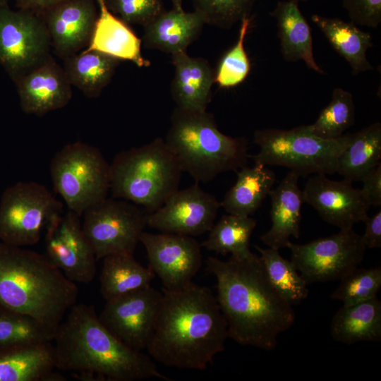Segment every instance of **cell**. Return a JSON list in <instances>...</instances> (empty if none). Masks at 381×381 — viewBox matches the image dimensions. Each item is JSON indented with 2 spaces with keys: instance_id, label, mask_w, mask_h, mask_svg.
<instances>
[{
  "instance_id": "obj_9",
  "label": "cell",
  "mask_w": 381,
  "mask_h": 381,
  "mask_svg": "<svg viewBox=\"0 0 381 381\" xmlns=\"http://www.w3.org/2000/svg\"><path fill=\"white\" fill-rule=\"evenodd\" d=\"M63 205L43 185L20 181L8 187L0 200V241L17 246L34 245Z\"/></svg>"
},
{
  "instance_id": "obj_20",
  "label": "cell",
  "mask_w": 381,
  "mask_h": 381,
  "mask_svg": "<svg viewBox=\"0 0 381 381\" xmlns=\"http://www.w3.org/2000/svg\"><path fill=\"white\" fill-rule=\"evenodd\" d=\"M171 59L174 75L171 95L176 107L205 111L215 83L214 71L210 63L204 58L190 56L186 52L172 54Z\"/></svg>"
},
{
  "instance_id": "obj_32",
  "label": "cell",
  "mask_w": 381,
  "mask_h": 381,
  "mask_svg": "<svg viewBox=\"0 0 381 381\" xmlns=\"http://www.w3.org/2000/svg\"><path fill=\"white\" fill-rule=\"evenodd\" d=\"M255 226L256 221L250 216L224 214L210 230L201 247L223 255L230 253L237 258L249 257L253 254L250 239Z\"/></svg>"
},
{
  "instance_id": "obj_15",
  "label": "cell",
  "mask_w": 381,
  "mask_h": 381,
  "mask_svg": "<svg viewBox=\"0 0 381 381\" xmlns=\"http://www.w3.org/2000/svg\"><path fill=\"white\" fill-rule=\"evenodd\" d=\"M149 267L161 279L164 289H180L192 282L202 264L201 245L193 236L143 231Z\"/></svg>"
},
{
  "instance_id": "obj_14",
  "label": "cell",
  "mask_w": 381,
  "mask_h": 381,
  "mask_svg": "<svg viewBox=\"0 0 381 381\" xmlns=\"http://www.w3.org/2000/svg\"><path fill=\"white\" fill-rule=\"evenodd\" d=\"M80 217L68 210L49 223L45 229L46 256L69 280L87 284L95 278L97 259Z\"/></svg>"
},
{
  "instance_id": "obj_34",
  "label": "cell",
  "mask_w": 381,
  "mask_h": 381,
  "mask_svg": "<svg viewBox=\"0 0 381 381\" xmlns=\"http://www.w3.org/2000/svg\"><path fill=\"white\" fill-rule=\"evenodd\" d=\"M260 254L267 275L277 291L291 304L305 300L308 295L307 283L295 265L279 253V250L255 246Z\"/></svg>"
},
{
  "instance_id": "obj_16",
  "label": "cell",
  "mask_w": 381,
  "mask_h": 381,
  "mask_svg": "<svg viewBox=\"0 0 381 381\" xmlns=\"http://www.w3.org/2000/svg\"><path fill=\"white\" fill-rule=\"evenodd\" d=\"M221 202L198 183L176 190L155 212L147 214V226L162 233L190 236L210 231Z\"/></svg>"
},
{
  "instance_id": "obj_35",
  "label": "cell",
  "mask_w": 381,
  "mask_h": 381,
  "mask_svg": "<svg viewBox=\"0 0 381 381\" xmlns=\"http://www.w3.org/2000/svg\"><path fill=\"white\" fill-rule=\"evenodd\" d=\"M355 106L351 92L337 87L329 103L320 111L315 122L310 125L312 132L324 139H336L354 123Z\"/></svg>"
},
{
  "instance_id": "obj_18",
  "label": "cell",
  "mask_w": 381,
  "mask_h": 381,
  "mask_svg": "<svg viewBox=\"0 0 381 381\" xmlns=\"http://www.w3.org/2000/svg\"><path fill=\"white\" fill-rule=\"evenodd\" d=\"M41 15L52 47L64 59L87 47L98 11L94 0H66Z\"/></svg>"
},
{
  "instance_id": "obj_40",
  "label": "cell",
  "mask_w": 381,
  "mask_h": 381,
  "mask_svg": "<svg viewBox=\"0 0 381 381\" xmlns=\"http://www.w3.org/2000/svg\"><path fill=\"white\" fill-rule=\"evenodd\" d=\"M356 25L376 28L381 22V0H341Z\"/></svg>"
},
{
  "instance_id": "obj_7",
  "label": "cell",
  "mask_w": 381,
  "mask_h": 381,
  "mask_svg": "<svg viewBox=\"0 0 381 381\" xmlns=\"http://www.w3.org/2000/svg\"><path fill=\"white\" fill-rule=\"evenodd\" d=\"M349 136L346 134L336 139H324L315 135L310 125L290 130L258 129L253 135V143L260 150L249 157L255 164L285 167L298 176L333 174Z\"/></svg>"
},
{
  "instance_id": "obj_2",
  "label": "cell",
  "mask_w": 381,
  "mask_h": 381,
  "mask_svg": "<svg viewBox=\"0 0 381 381\" xmlns=\"http://www.w3.org/2000/svg\"><path fill=\"white\" fill-rule=\"evenodd\" d=\"M155 329L147 346L167 366L202 370L223 351L229 338L226 319L207 286L191 282L177 290L162 288Z\"/></svg>"
},
{
  "instance_id": "obj_36",
  "label": "cell",
  "mask_w": 381,
  "mask_h": 381,
  "mask_svg": "<svg viewBox=\"0 0 381 381\" xmlns=\"http://www.w3.org/2000/svg\"><path fill=\"white\" fill-rule=\"evenodd\" d=\"M331 298L348 306L377 296L381 286V267L355 268L340 279Z\"/></svg>"
},
{
  "instance_id": "obj_17",
  "label": "cell",
  "mask_w": 381,
  "mask_h": 381,
  "mask_svg": "<svg viewBox=\"0 0 381 381\" xmlns=\"http://www.w3.org/2000/svg\"><path fill=\"white\" fill-rule=\"evenodd\" d=\"M302 191L304 202L339 229H351L368 217L370 205L361 190L354 188L348 179L332 181L326 174H316L308 179Z\"/></svg>"
},
{
  "instance_id": "obj_22",
  "label": "cell",
  "mask_w": 381,
  "mask_h": 381,
  "mask_svg": "<svg viewBox=\"0 0 381 381\" xmlns=\"http://www.w3.org/2000/svg\"><path fill=\"white\" fill-rule=\"evenodd\" d=\"M298 177L290 171L268 194L271 199L272 226L260 239L270 248L279 250L287 247L290 237L298 238L300 236L301 206L304 200L298 184Z\"/></svg>"
},
{
  "instance_id": "obj_31",
  "label": "cell",
  "mask_w": 381,
  "mask_h": 381,
  "mask_svg": "<svg viewBox=\"0 0 381 381\" xmlns=\"http://www.w3.org/2000/svg\"><path fill=\"white\" fill-rule=\"evenodd\" d=\"M381 124L375 122L350 134L347 145L339 155L336 173L351 181H361L380 163Z\"/></svg>"
},
{
  "instance_id": "obj_26",
  "label": "cell",
  "mask_w": 381,
  "mask_h": 381,
  "mask_svg": "<svg viewBox=\"0 0 381 381\" xmlns=\"http://www.w3.org/2000/svg\"><path fill=\"white\" fill-rule=\"evenodd\" d=\"M332 338L341 343L381 340V301L377 296L348 306H343L332 318Z\"/></svg>"
},
{
  "instance_id": "obj_38",
  "label": "cell",
  "mask_w": 381,
  "mask_h": 381,
  "mask_svg": "<svg viewBox=\"0 0 381 381\" xmlns=\"http://www.w3.org/2000/svg\"><path fill=\"white\" fill-rule=\"evenodd\" d=\"M194 10L209 23L229 29L246 17H250L258 0H192Z\"/></svg>"
},
{
  "instance_id": "obj_45",
  "label": "cell",
  "mask_w": 381,
  "mask_h": 381,
  "mask_svg": "<svg viewBox=\"0 0 381 381\" xmlns=\"http://www.w3.org/2000/svg\"><path fill=\"white\" fill-rule=\"evenodd\" d=\"M291 1H294L296 4H298L299 2H306V1H310V0H291Z\"/></svg>"
},
{
  "instance_id": "obj_23",
  "label": "cell",
  "mask_w": 381,
  "mask_h": 381,
  "mask_svg": "<svg viewBox=\"0 0 381 381\" xmlns=\"http://www.w3.org/2000/svg\"><path fill=\"white\" fill-rule=\"evenodd\" d=\"M99 11L95 28L85 50H95L121 61H130L138 67H147L150 62L142 55V40L130 27L113 14L105 0H96Z\"/></svg>"
},
{
  "instance_id": "obj_43",
  "label": "cell",
  "mask_w": 381,
  "mask_h": 381,
  "mask_svg": "<svg viewBox=\"0 0 381 381\" xmlns=\"http://www.w3.org/2000/svg\"><path fill=\"white\" fill-rule=\"evenodd\" d=\"M66 0H16L20 9H26L42 13L47 9Z\"/></svg>"
},
{
  "instance_id": "obj_3",
  "label": "cell",
  "mask_w": 381,
  "mask_h": 381,
  "mask_svg": "<svg viewBox=\"0 0 381 381\" xmlns=\"http://www.w3.org/2000/svg\"><path fill=\"white\" fill-rule=\"evenodd\" d=\"M53 341L56 368L87 375L92 381H135L162 374L150 356L116 338L100 322L95 307L74 304Z\"/></svg>"
},
{
  "instance_id": "obj_5",
  "label": "cell",
  "mask_w": 381,
  "mask_h": 381,
  "mask_svg": "<svg viewBox=\"0 0 381 381\" xmlns=\"http://www.w3.org/2000/svg\"><path fill=\"white\" fill-rule=\"evenodd\" d=\"M183 171L196 182L207 183L217 175L246 166L248 140L222 133L214 116L176 107L164 140Z\"/></svg>"
},
{
  "instance_id": "obj_6",
  "label": "cell",
  "mask_w": 381,
  "mask_h": 381,
  "mask_svg": "<svg viewBox=\"0 0 381 381\" xmlns=\"http://www.w3.org/2000/svg\"><path fill=\"white\" fill-rule=\"evenodd\" d=\"M109 172L113 197L141 205L150 214L179 189L183 171L164 140L157 138L117 154Z\"/></svg>"
},
{
  "instance_id": "obj_33",
  "label": "cell",
  "mask_w": 381,
  "mask_h": 381,
  "mask_svg": "<svg viewBox=\"0 0 381 381\" xmlns=\"http://www.w3.org/2000/svg\"><path fill=\"white\" fill-rule=\"evenodd\" d=\"M56 329L0 304V349L52 342Z\"/></svg>"
},
{
  "instance_id": "obj_24",
  "label": "cell",
  "mask_w": 381,
  "mask_h": 381,
  "mask_svg": "<svg viewBox=\"0 0 381 381\" xmlns=\"http://www.w3.org/2000/svg\"><path fill=\"white\" fill-rule=\"evenodd\" d=\"M52 342L0 349V381H64Z\"/></svg>"
},
{
  "instance_id": "obj_42",
  "label": "cell",
  "mask_w": 381,
  "mask_h": 381,
  "mask_svg": "<svg viewBox=\"0 0 381 381\" xmlns=\"http://www.w3.org/2000/svg\"><path fill=\"white\" fill-rule=\"evenodd\" d=\"M365 230L361 236L362 241L367 248H381V211L372 217H367L363 221Z\"/></svg>"
},
{
  "instance_id": "obj_11",
  "label": "cell",
  "mask_w": 381,
  "mask_h": 381,
  "mask_svg": "<svg viewBox=\"0 0 381 381\" xmlns=\"http://www.w3.org/2000/svg\"><path fill=\"white\" fill-rule=\"evenodd\" d=\"M51 47L40 13L0 3V64L13 80L46 60Z\"/></svg>"
},
{
  "instance_id": "obj_21",
  "label": "cell",
  "mask_w": 381,
  "mask_h": 381,
  "mask_svg": "<svg viewBox=\"0 0 381 381\" xmlns=\"http://www.w3.org/2000/svg\"><path fill=\"white\" fill-rule=\"evenodd\" d=\"M205 24V18L198 11L186 12L183 8L172 7L143 26L142 43L147 49L171 55L186 52Z\"/></svg>"
},
{
  "instance_id": "obj_10",
  "label": "cell",
  "mask_w": 381,
  "mask_h": 381,
  "mask_svg": "<svg viewBox=\"0 0 381 381\" xmlns=\"http://www.w3.org/2000/svg\"><path fill=\"white\" fill-rule=\"evenodd\" d=\"M83 215V230L97 260L110 255H133L147 226V214L133 202L114 198L96 203Z\"/></svg>"
},
{
  "instance_id": "obj_8",
  "label": "cell",
  "mask_w": 381,
  "mask_h": 381,
  "mask_svg": "<svg viewBox=\"0 0 381 381\" xmlns=\"http://www.w3.org/2000/svg\"><path fill=\"white\" fill-rule=\"evenodd\" d=\"M50 174L55 191L80 217L107 198L110 190L109 164L97 147L85 143L59 150L51 161Z\"/></svg>"
},
{
  "instance_id": "obj_46",
  "label": "cell",
  "mask_w": 381,
  "mask_h": 381,
  "mask_svg": "<svg viewBox=\"0 0 381 381\" xmlns=\"http://www.w3.org/2000/svg\"><path fill=\"white\" fill-rule=\"evenodd\" d=\"M9 0H0V3L6 2L8 3Z\"/></svg>"
},
{
  "instance_id": "obj_39",
  "label": "cell",
  "mask_w": 381,
  "mask_h": 381,
  "mask_svg": "<svg viewBox=\"0 0 381 381\" xmlns=\"http://www.w3.org/2000/svg\"><path fill=\"white\" fill-rule=\"evenodd\" d=\"M105 4L128 25L144 26L164 11L162 0H105Z\"/></svg>"
},
{
  "instance_id": "obj_4",
  "label": "cell",
  "mask_w": 381,
  "mask_h": 381,
  "mask_svg": "<svg viewBox=\"0 0 381 381\" xmlns=\"http://www.w3.org/2000/svg\"><path fill=\"white\" fill-rule=\"evenodd\" d=\"M78 289L46 255L0 241V304L57 329Z\"/></svg>"
},
{
  "instance_id": "obj_29",
  "label": "cell",
  "mask_w": 381,
  "mask_h": 381,
  "mask_svg": "<svg viewBox=\"0 0 381 381\" xmlns=\"http://www.w3.org/2000/svg\"><path fill=\"white\" fill-rule=\"evenodd\" d=\"M120 62L102 52L83 49L64 58L63 68L71 85L92 98L110 83Z\"/></svg>"
},
{
  "instance_id": "obj_30",
  "label": "cell",
  "mask_w": 381,
  "mask_h": 381,
  "mask_svg": "<svg viewBox=\"0 0 381 381\" xmlns=\"http://www.w3.org/2000/svg\"><path fill=\"white\" fill-rule=\"evenodd\" d=\"M155 274L129 254H115L103 258L99 277L100 293L109 301L150 286Z\"/></svg>"
},
{
  "instance_id": "obj_28",
  "label": "cell",
  "mask_w": 381,
  "mask_h": 381,
  "mask_svg": "<svg viewBox=\"0 0 381 381\" xmlns=\"http://www.w3.org/2000/svg\"><path fill=\"white\" fill-rule=\"evenodd\" d=\"M275 180L274 172L264 164L244 166L237 171L236 181L225 194L221 207L228 214L250 216L268 195Z\"/></svg>"
},
{
  "instance_id": "obj_37",
  "label": "cell",
  "mask_w": 381,
  "mask_h": 381,
  "mask_svg": "<svg viewBox=\"0 0 381 381\" xmlns=\"http://www.w3.org/2000/svg\"><path fill=\"white\" fill-rule=\"evenodd\" d=\"M250 17L241 21L236 43L221 59L214 71L215 83L228 88L241 83L248 76L250 64L244 47V40L250 24Z\"/></svg>"
},
{
  "instance_id": "obj_19",
  "label": "cell",
  "mask_w": 381,
  "mask_h": 381,
  "mask_svg": "<svg viewBox=\"0 0 381 381\" xmlns=\"http://www.w3.org/2000/svg\"><path fill=\"white\" fill-rule=\"evenodd\" d=\"M13 80L20 108L28 114L43 116L61 109L72 97V85L52 56Z\"/></svg>"
},
{
  "instance_id": "obj_41",
  "label": "cell",
  "mask_w": 381,
  "mask_h": 381,
  "mask_svg": "<svg viewBox=\"0 0 381 381\" xmlns=\"http://www.w3.org/2000/svg\"><path fill=\"white\" fill-rule=\"evenodd\" d=\"M361 189L370 206L381 205V163L370 170L362 178Z\"/></svg>"
},
{
  "instance_id": "obj_25",
  "label": "cell",
  "mask_w": 381,
  "mask_h": 381,
  "mask_svg": "<svg viewBox=\"0 0 381 381\" xmlns=\"http://www.w3.org/2000/svg\"><path fill=\"white\" fill-rule=\"evenodd\" d=\"M298 4L291 0L280 1L270 13L277 22L282 56L290 62L302 60L309 68L324 73L313 56L311 28Z\"/></svg>"
},
{
  "instance_id": "obj_13",
  "label": "cell",
  "mask_w": 381,
  "mask_h": 381,
  "mask_svg": "<svg viewBox=\"0 0 381 381\" xmlns=\"http://www.w3.org/2000/svg\"><path fill=\"white\" fill-rule=\"evenodd\" d=\"M163 293L151 286L106 301L102 325L129 347L142 351L154 333Z\"/></svg>"
},
{
  "instance_id": "obj_1",
  "label": "cell",
  "mask_w": 381,
  "mask_h": 381,
  "mask_svg": "<svg viewBox=\"0 0 381 381\" xmlns=\"http://www.w3.org/2000/svg\"><path fill=\"white\" fill-rule=\"evenodd\" d=\"M217 279V300L226 319L229 338L241 345L272 350L279 334L295 321L291 305L274 287L260 256L231 255L206 260Z\"/></svg>"
},
{
  "instance_id": "obj_44",
  "label": "cell",
  "mask_w": 381,
  "mask_h": 381,
  "mask_svg": "<svg viewBox=\"0 0 381 381\" xmlns=\"http://www.w3.org/2000/svg\"><path fill=\"white\" fill-rule=\"evenodd\" d=\"M170 1L172 4L173 8H183L182 7L183 0H170Z\"/></svg>"
},
{
  "instance_id": "obj_12",
  "label": "cell",
  "mask_w": 381,
  "mask_h": 381,
  "mask_svg": "<svg viewBox=\"0 0 381 381\" xmlns=\"http://www.w3.org/2000/svg\"><path fill=\"white\" fill-rule=\"evenodd\" d=\"M291 261L306 283L341 279L356 268L366 249L353 228L306 244L291 241Z\"/></svg>"
},
{
  "instance_id": "obj_27",
  "label": "cell",
  "mask_w": 381,
  "mask_h": 381,
  "mask_svg": "<svg viewBox=\"0 0 381 381\" xmlns=\"http://www.w3.org/2000/svg\"><path fill=\"white\" fill-rule=\"evenodd\" d=\"M311 20L333 49L347 61L353 74L373 70L366 57L367 50L373 45L369 32L361 30L352 21L337 18L314 14Z\"/></svg>"
}]
</instances>
